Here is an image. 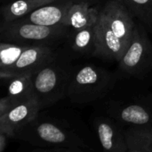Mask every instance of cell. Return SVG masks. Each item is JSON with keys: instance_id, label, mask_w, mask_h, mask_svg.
<instances>
[{"instance_id": "6da1fadb", "label": "cell", "mask_w": 152, "mask_h": 152, "mask_svg": "<svg viewBox=\"0 0 152 152\" xmlns=\"http://www.w3.org/2000/svg\"><path fill=\"white\" fill-rule=\"evenodd\" d=\"M136 21L123 0H108L95 25L94 57L118 61L128 46Z\"/></svg>"}, {"instance_id": "7a4b0ae2", "label": "cell", "mask_w": 152, "mask_h": 152, "mask_svg": "<svg viewBox=\"0 0 152 152\" xmlns=\"http://www.w3.org/2000/svg\"><path fill=\"white\" fill-rule=\"evenodd\" d=\"M73 69L69 59L57 50L49 61L31 75L35 98L41 110L67 98Z\"/></svg>"}, {"instance_id": "3957f363", "label": "cell", "mask_w": 152, "mask_h": 152, "mask_svg": "<svg viewBox=\"0 0 152 152\" xmlns=\"http://www.w3.org/2000/svg\"><path fill=\"white\" fill-rule=\"evenodd\" d=\"M17 139L37 148L64 147L85 148V141L70 126L53 118L42 117L39 115L29 124L15 132Z\"/></svg>"}, {"instance_id": "277c9868", "label": "cell", "mask_w": 152, "mask_h": 152, "mask_svg": "<svg viewBox=\"0 0 152 152\" xmlns=\"http://www.w3.org/2000/svg\"><path fill=\"white\" fill-rule=\"evenodd\" d=\"M118 76L95 65L74 66L67 98L75 104L84 105L105 98L115 87Z\"/></svg>"}, {"instance_id": "5b68a950", "label": "cell", "mask_w": 152, "mask_h": 152, "mask_svg": "<svg viewBox=\"0 0 152 152\" xmlns=\"http://www.w3.org/2000/svg\"><path fill=\"white\" fill-rule=\"evenodd\" d=\"M70 32L69 27L44 26L31 22L13 21L1 22V42L17 43L28 46H53L68 38Z\"/></svg>"}, {"instance_id": "8992f818", "label": "cell", "mask_w": 152, "mask_h": 152, "mask_svg": "<svg viewBox=\"0 0 152 152\" xmlns=\"http://www.w3.org/2000/svg\"><path fill=\"white\" fill-rule=\"evenodd\" d=\"M118 65L119 73L129 77H143L152 71V41L148 30L137 20L132 39Z\"/></svg>"}, {"instance_id": "52a82bcc", "label": "cell", "mask_w": 152, "mask_h": 152, "mask_svg": "<svg viewBox=\"0 0 152 152\" xmlns=\"http://www.w3.org/2000/svg\"><path fill=\"white\" fill-rule=\"evenodd\" d=\"M107 115L128 126L152 125V94L111 100Z\"/></svg>"}, {"instance_id": "ba28073f", "label": "cell", "mask_w": 152, "mask_h": 152, "mask_svg": "<svg viewBox=\"0 0 152 152\" xmlns=\"http://www.w3.org/2000/svg\"><path fill=\"white\" fill-rule=\"evenodd\" d=\"M56 52V47L53 46H30L12 65L0 72V78L4 80L17 75H32L44 64L49 61Z\"/></svg>"}, {"instance_id": "9c48e42d", "label": "cell", "mask_w": 152, "mask_h": 152, "mask_svg": "<svg viewBox=\"0 0 152 152\" xmlns=\"http://www.w3.org/2000/svg\"><path fill=\"white\" fill-rule=\"evenodd\" d=\"M94 127L103 152H126L125 130L121 124L110 116H98L94 121Z\"/></svg>"}, {"instance_id": "30bf717a", "label": "cell", "mask_w": 152, "mask_h": 152, "mask_svg": "<svg viewBox=\"0 0 152 152\" xmlns=\"http://www.w3.org/2000/svg\"><path fill=\"white\" fill-rule=\"evenodd\" d=\"M40 111L36 99L12 106L5 114L0 116V133L13 139L15 132L32 122Z\"/></svg>"}, {"instance_id": "8fae6325", "label": "cell", "mask_w": 152, "mask_h": 152, "mask_svg": "<svg viewBox=\"0 0 152 152\" xmlns=\"http://www.w3.org/2000/svg\"><path fill=\"white\" fill-rule=\"evenodd\" d=\"M74 2L75 0H56L40 6L17 21L44 26H67L68 13Z\"/></svg>"}, {"instance_id": "7c38bea8", "label": "cell", "mask_w": 152, "mask_h": 152, "mask_svg": "<svg viewBox=\"0 0 152 152\" xmlns=\"http://www.w3.org/2000/svg\"><path fill=\"white\" fill-rule=\"evenodd\" d=\"M95 0H75L69 8L67 19V26L70 30H77L97 23L100 11L92 6Z\"/></svg>"}, {"instance_id": "4fadbf2b", "label": "cell", "mask_w": 152, "mask_h": 152, "mask_svg": "<svg viewBox=\"0 0 152 152\" xmlns=\"http://www.w3.org/2000/svg\"><path fill=\"white\" fill-rule=\"evenodd\" d=\"M56 0H12L2 4L1 22L17 21L29 14L42 5L50 4Z\"/></svg>"}, {"instance_id": "5bb4252c", "label": "cell", "mask_w": 152, "mask_h": 152, "mask_svg": "<svg viewBox=\"0 0 152 152\" xmlns=\"http://www.w3.org/2000/svg\"><path fill=\"white\" fill-rule=\"evenodd\" d=\"M7 81V94L5 95L12 106L36 99L30 74L17 75L4 79Z\"/></svg>"}, {"instance_id": "9a60e30c", "label": "cell", "mask_w": 152, "mask_h": 152, "mask_svg": "<svg viewBox=\"0 0 152 152\" xmlns=\"http://www.w3.org/2000/svg\"><path fill=\"white\" fill-rule=\"evenodd\" d=\"M95 25L77 30H70L68 39L69 46L74 52L83 56H94L96 50Z\"/></svg>"}, {"instance_id": "2e32d148", "label": "cell", "mask_w": 152, "mask_h": 152, "mask_svg": "<svg viewBox=\"0 0 152 152\" xmlns=\"http://www.w3.org/2000/svg\"><path fill=\"white\" fill-rule=\"evenodd\" d=\"M128 149L152 152V125L129 126L125 130Z\"/></svg>"}, {"instance_id": "e0dca14e", "label": "cell", "mask_w": 152, "mask_h": 152, "mask_svg": "<svg viewBox=\"0 0 152 152\" xmlns=\"http://www.w3.org/2000/svg\"><path fill=\"white\" fill-rule=\"evenodd\" d=\"M133 16L152 33V0H123Z\"/></svg>"}, {"instance_id": "ac0fdd59", "label": "cell", "mask_w": 152, "mask_h": 152, "mask_svg": "<svg viewBox=\"0 0 152 152\" xmlns=\"http://www.w3.org/2000/svg\"><path fill=\"white\" fill-rule=\"evenodd\" d=\"M30 46L17 43H0V72L12 65L20 55Z\"/></svg>"}, {"instance_id": "d6986e66", "label": "cell", "mask_w": 152, "mask_h": 152, "mask_svg": "<svg viewBox=\"0 0 152 152\" xmlns=\"http://www.w3.org/2000/svg\"><path fill=\"white\" fill-rule=\"evenodd\" d=\"M29 152H85L78 149L64 148V147H54V148H37L32 150Z\"/></svg>"}, {"instance_id": "ffe728a7", "label": "cell", "mask_w": 152, "mask_h": 152, "mask_svg": "<svg viewBox=\"0 0 152 152\" xmlns=\"http://www.w3.org/2000/svg\"><path fill=\"white\" fill-rule=\"evenodd\" d=\"M9 139H11V138H9L6 134L0 133V152L4 151Z\"/></svg>"}, {"instance_id": "44dd1931", "label": "cell", "mask_w": 152, "mask_h": 152, "mask_svg": "<svg viewBox=\"0 0 152 152\" xmlns=\"http://www.w3.org/2000/svg\"><path fill=\"white\" fill-rule=\"evenodd\" d=\"M126 152H142L140 151H137V150H133V149H128V151Z\"/></svg>"}, {"instance_id": "7402d4cb", "label": "cell", "mask_w": 152, "mask_h": 152, "mask_svg": "<svg viewBox=\"0 0 152 152\" xmlns=\"http://www.w3.org/2000/svg\"><path fill=\"white\" fill-rule=\"evenodd\" d=\"M9 1H12V0H1L2 4H4V3H6V2H9Z\"/></svg>"}]
</instances>
